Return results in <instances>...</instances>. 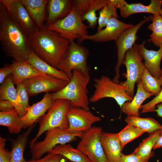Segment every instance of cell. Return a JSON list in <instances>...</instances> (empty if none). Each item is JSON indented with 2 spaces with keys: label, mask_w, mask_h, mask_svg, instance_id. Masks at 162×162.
<instances>
[{
  "label": "cell",
  "mask_w": 162,
  "mask_h": 162,
  "mask_svg": "<svg viewBox=\"0 0 162 162\" xmlns=\"http://www.w3.org/2000/svg\"><path fill=\"white\" fill-rule=\"evenodd\" d=\"M0 42L6 56L19 62L27 61L32 50L28 37L0 2Z\"/></svg>",
  "instance_id": "cell-1"
},
{
  "label": "cell",
  "mask_w": 162,
  "mask_h": 162,
  "mask_svg": "<svg viewBox=\"0 0 162 162\" xmlns=\"http://www.w3.org/2000/svg\"><path fill=\"white\" fill-rule=\"evenodd\" d=\"M32 49L41 59L58 69L70 41L58 33L44 27L28 37Z\"/></svg>",
  "instance_id": "cell-2"
},
{
  "label": "cell",
  "mask_w": 162,
  "mask_h": 162,
  "mask_svg": "<svg viewBox=\"0 0 162 162\" xmlns=\"http://www.w3.org/2000/svg\"><path fill=\"white\" fill-rule=\"evenodd\" d=\"M90 80L79 71L74 70L67 84L60 90L52 93L53 100H66L70 102L71 106L89 110L87 86Z\"/></svg>",
  "instance_id": "cell-3"
},
{
  "label": "cell",
  "mask_w": 162,
  "mask_h": 162,
  "mask_svg": "<svg viewBox=\"0 0 162 162\" xmlns=\"http://www.w3.org/2000/svg\"><path fill=\"white\" fill-rule=\"evenodd\" d=\"M89 54L88 49L74 41L70 43L58 66V69L64 73L70 80L74 70H77L90 79V68L87 64Z\"/></svg>",
  "instance_id": "cell-4"
},
{
  "label": "cell",
  "mask_w": 162,
  "mask_h": 162,
  "mask_svg": "<svg viewBox=\"0 0 162 162\" xmlns=\"http://www.w3.org/2000/svg\"><path fill=\"white\" fill-rule=\"evenodd\" d=\"M71 106L70 102L64 99H57L39 122V127L35 136L30 142V146L36 142L44 132L51 129L59 128L67 129L69 126L67 112Z\"/></svg>",
  "instance_id": "cell-5"
},
{
  "label": "cell",
  "mask_w": 162,
  "mask_h": 162,
  "mask_svg": "<svg viewBox=\"0 0 162 162\" xmlns=\"http://www.w3.org/2000/svg\"><path fill=\"white\" fill-rule=\"evenodd\" d=\"M44 139L41 141H36L30 146L32 154V159L37 160L41 158L45 154L59 145L67 144L74 141L77 137H80L82 133H73L66 129L59 128L51 129L45 132Z\"/></svg>",
  "instance_id": "cell-6"
},
{
  "label": "cell",
  "mask_w": 162,
  "mask_h": 162,
  "mask_svg": "<svg viewBox=\"0 0 162 162\" xmlns=\"http://www.w3.org/2000/svg\"><path fill=\"white\" fill-rule=\"evenodd\" d=\"M44 27L58 33L70 43L88 34V26L83 22L82 16L74 5L66 17Z\"/></svg>",
  "instance_id": "cell-7"
},
{
  "label": "cell",
  "mask_w": 162,
  "mask_h": 162,
  "mask_svg": "<svg viewBox=\"0 0 162 162\" xmlns=\"http://www.w3.org/2000/svg\"><path fill=\"white\" fill-rule=\"evenodd\" d=\"M94 81L95 90L89 98L90 102L94 103L104 98H112L115 100L121 108L124 103L133 99L127 93L125 86L113 82L107 76L95 78Z\"/></svg>",
  "instance_id": "cell-8"
},
{
  "label": "cell",
  "mask_w": 162,
  "mask_h": 162,
  "mask_svg": "<svg viewBox=\"0 0 162 162\" xmlns=\"http://www.w3.org/2000/svg\"><path fill=\"white\" fill-rule=\"evenodd\" d=\"M142 59L135 43L126 52L123 61V64L126 68L127 73L124 75L126 80L120 83L126 87L127 93L132 98L134 96L135 84L141 80L145 68Z\"/></svg>",
  "instance_id": "cell-9"
},
{
  "label": "cell",
  "mask_w": 162,
  "mask_h": 162,
  "mask_svg": "<svg viewBox=\"0 0 162 162\" xmlns=\"http://www.w3.org/2000/svg\"><path fill=\"white\" fill-rule=\"evenodd\" d=\"M102 131L100 127L92 126L82 134L77 146L76 148L85 154L91 162H109L100 141Z\"/></svg>",
  "instance_id": "cell-10"
},
{
  "label": "cell",
  "mask_w": 162,
  "mask_h": 162,
  "mask_svg": "<svg viewBox=\"0 0 162 162\" xmlns=\"http://www.w3.org/2000/svg\"><path fill=\"white\" fill-rule=\"evenodd\" d=\"M152 16L146 17L123 33L115 41L117 48V60L115 67V75L112 81L119 83L120 68L123 64L126 52L133 46L138 38L137 33L144 24L151 20Z\"/></svg>",
  "instance_id": "cell-11"
},
{
  "label": "cell",
  "mask_w": 162,
  "mask_h": 162,
  "mask_svg": "<svg viewBox=\"0 0 162 162\" xmlns=\"http://www.w3.org/2000/svg\"><path fill=\"white\" fill-rule=\"evenodd\" d=\"M8 12L28 37L40 29L32 19L21 0H0Z\"/></svg>",
  "instance_id": "cell-12"
},
{
  "label": "cell",
  "mask_w": 162,
  "mask_h": 162,
  "mask_svg": "<svg viewBox=\"0 0 162 162\" xmlns=\"http://www.w3.org/2000/svg\"><path fill=\"white\" fill-rule=\"evenodd\" d=\"M69 81L46 75L27 79L22 82L26 87L29 96H32L43 92H57L64 88Z\"/></svg>",
  "instance_id": "cell-13"
},
{
  "label": "cell",
  "mask_w": 162,
  "mask_h": 162,
  "mask_svg": "<svg viewBox=\"0 0 162 162\" xmlns=\"http://www.w3.org/2000/svg\"><path fill=\"white\" fill-rule=\"evenodd\" d=\"M134 26L132 24L124 23L112 17L105 28L94 34L82 37L78 39V43L80 44L85 40L96 42L115 41L123 33Z\"/></svg>",
  "instance_id": "cell-14"
},
{
  "label": "cell",
  "mask_w": 162,
  "mask_h": 162,
  "mask_svg": "<svg viewBox=\"0 0 162 162\" xmlns=\"http://www.w3.org/2000/svg\"><path fill=\"white\" fill-rule=\"evenodd\" d=\"M69 126L67 130L73 133H83L90 129L94 124L101 120L89 110L84 109L70 106L67 113Z\"/></svg>",
  "instance_id": "cell-15"
},
{
  "label": "cell",
  "mask_w": 162,
  "mask_h": 162,
  "mask_svg": "<svg viewBox=\"0 0 162 162\" xmlns=\"http://www.w3.org/2000/svg\"><path fill=\"white\" fill-rule=\"evenodd\" d=\"M54 101L52 93H48L45 94L41 100L30 106L26 114L21 118L24 128H29L34 124L40 118L45 114Z\"/></svg>",
  "instance_id": "cell-16"
},
{
  "label": "cell",
  "mask_w": 162,
  "mask_h": 162,
  "mask_svg": "<svg viewBox=\"0 0 162 162\" xmlns=\"http://www.w3.org/2000/svg\"><path fill=\"white\" fill-rule=\"evenodd\" d=\"M144 41L139 44H137L138 50L143 59L146 70L153 76L160 79L162 70L160 68V64L162 59V45L157 51L148 50L146 48Z\"/></svg>",
  "instance_id": "cell-17"
},
{
  "label": "cell",
  "mask_w": 162,
  "mask_h": 162,
  "mask_svg": "<svg viewBox=\"0 0 162 162\" xmlns=\"http://www.w3.org/2000/svg\"><path fill=\"white\" fill-rule=\"evenodd\" d=\"M73 5V0H48V15L45 26L52 24L66 17L71 11Z\"/></svg>",
  "instance_id": "cell-18"
},
{
  "label": "cell",
  "mask_w": 162,
  "mask_h": 162,
  "mask_svg": "<svg viewBox=\"0 0 162 162\" xmlns=\"http://www.w3.org/2000/svg\"><path fill=\"white\" fill-rule=\"evenodd\" d=\"M100 140L109 162H120L122 150L116 134L102 131L100 134Z\"/></svg>",
  "instance_id": "cell-19"
},
{
  "label": "cell",
  "mask_w": 162,
  "mask_h": 162,
  "mask_svg": "<svg viewBox=\"0 0 162 162\" xmlns=\"http://www.w3.org/2000/svg\"><path fill=\"white\" fill-rule=\"evenodd\" d=\"M29 15L40 30L44 27L46 21L47 0H21Z\"/></svg>",
  "instance_id": "cell-20"
},
{
  "label": "cell",
  "mask_w": 162,
  "mask_h": 162,
  "mask_svg": "<svg viewBox=\"0 0 162 162\" xmlns=\"http://www.w3.org/2000/svg\"><path fill=\"white\" fill-rule=\"evenodd\" d=\"M162 0H151L148 5H145L140 3L128 4L126 1L123 7L120 11V15L124 18H126L134 14L148 13L153 15H160Z\"/></svg>",
  "instance_id": "cell-21"
},
{
  "label": "cell",
  "mask_w": 162,
  "mask_h": 162,
  "mask_svg": "<svg viewBox=\"0 0 162 162\" xmlns=\"http://www.w3.org/2000/svg\"><path fill=\"white\" fill-rule=\"evenodd\" d=\"M153 95L143 88L141 80L138 83L136 94L130 101L124 103L121 108V111L128 116H140L139 110L143 102L146 99Z\"/></svg>",
  "instance_id": "cell-22"
},
{
  "label": "cell",
  "mask_w": 162,
  "mask_h": 162,
  "mask_svg": "<svg viewBox=\"0 0 162 162\" xmlns=\"http://www.w3.org/2000/svg\"><path fill=\"white\" fill-rule=\"evenodd\" d=\"M14 85L12 74L8 76L0 86V100H6L11 102L21 118L26 114L27 111L19 103Z\"/></svg>",
  "instance_id": "cell-23"
},
{
  "label": "cell",
  "mask_w": 162,
  "mask_h": 162,
  "mask_svg": "<svg viewBox=\"0 0 162 162\" xmlns=\"http://www.w3.org/2000/svg\"><path fill=\"white\" fill-rule=\"evenodd\" d=\"M10 64L14 85L33 77L47 75L40 71L27 62H19L13 60Z\"/></svg>",
  "instance_id": "cell-24"
},
{
  "label": "cell",
  "mask_w": 162,
  "mask_h": 162,
  "mask_svg": "<svg viewBox=\"0 0 162 162\" xmlns=\"http://www.w3.org/2000/svg\"><path fill=\"white\" fill-rule=\"evenodd\" d=\"M34 126V124L15 139L9 138L11 146L10 162H26L24 157V152L29 136Z\"/></svg>",
  "instance_id": "cell-25"
},
{
  "label": "cell",
  "mask_w": 162,
  "mask_h": 162,
  "mask_svg": "<svg viewBox=\"0 0 162 162\" xmlns=\"http://www.w3.org/2000/svg\"><path fill=\"white\" fill-rule=\"evenodd\" d=\"M27 62L44 74L52 76L67 81L70 80L64 73L54 68L41 59L32 49Z\"/></svg>",
  "instance_id": "cell-26"
},
{
  "label": "cell",
  "mask_w": 162,
  "mask_h": 162,
  "mask_svg": "<svg viewBox=\"0 0 162 162\" xmlns=\"http://www.w3.org/2000/svg\"><path fill=\"white\" fill-rule=\"evenodd\" d=\"M48 153L61 155L71 162H91L83 153L68 144L58 145Z\"/></svg>",
  "instance_id": "cell-27"
},
{
  "label": "cell",
  "mask_w": 162,
  "mask_h": 162,
  "mask_svg": "<svg viewBox=\"0 0 162 162\" xmlns=\"http://www.w3.org/2000/svg\"><path fill=\"white\" fill-rule=\"evenodd\" d=\"M0 125L6 127L11 134H18L24 128L21 117L15 109L0 112Z\"/></svg>",
  "instance_id": "cell-28"
},
{
  "label": "cell",
  "mask_w": 162,
  "mask_h": 162,
  "mask_svg": "<svg viewBox=\"0 0 162 162\" xmlns=\"http://www.w3.org/2000/svg\"><path fill=\"white\" fill-rule=\"evenodd\" d=\"M162 132V130H157L151 134L143 140L133 152L140 156L145 162H148L153 157L154 152L152 151L154 146Z\"/></svg>",
  "instance_id": "cell-29"
},
{
  "label": "cell",
  "mask_w": 162,
  "mask_h": 162,
  "mask_svg": "<svg viewBox=\"0 0 162 162\" xmlns=\"http://www.w3.org/2000/svg\"><path fill=\"white\" fill-rule=\"evenodd\" d=\"M125 121L128 124L134 125L150 134L157 130H162V125L152 118L128 116Z\"/></svg>",
  "instance_id": "cell-30"
},
{
  "label": "cell",
  "mask_w": 162,
  "mask_h": 162,
  "mask_svg": "<svg viewBox=\"0 0 162 162\" xmlns=\"http://www.w3.org/2000/svg\"><path fill=\"white\" fill-rule=\"evenodd\" d=\"M148 29L152 32L148 41L159 47L162 45V16L160 15H153Z\"/></svg>",
  "instance_id": "cell-31"
},
{
  "label": "cell",
  "mask_w": 162,
  "mask_h": 162,
  "mask_svg": "<svg viewBox=\"0 0 162 162\" xmlns=\"http://www.w3.org/2000/svg\"><path fill=\"white\" fill-rule=\"evenodd\" d=\"M146 132L133 125L128 124L116 135L121 143L122 150L128 142L139 137Z\"/></svg>",
  "instance_id": "cell-32"
},
{
  "label": "cell",
  "mask_w": 162,
  "mask_h": 162,
  "mask_svg": "<svg viewBox=\"0 0 162 162\" xmlns=\"http://www.w3.org/2000/svg\"><path fill=\"white\" fill-rule=\"evenodd\" d=\"M108 0H92L87 11L82 16L83 21L86 20L89 28H94L98 23L96 12L100 10L107 3Z\"/></svg>",
  "instance_id": "cell-33"
},
{
  "label": "cell",
  "mask_w": 162,
  "mask_h": 162,
  "mask_svg": "<svg viewBox=\"0 0 162 162\" xmlns=\"http://www.w3.org/2000/svg\"><path fill=\"white\" fill-rule=\"evenodd\" d=\"M141 80L142 87L146 92L152 93L155 96L162 90V80L152 76L145 68Z\"/></svg>",
  "instance_id": "cell-34"
},
{
  "label": "cell",
  "mask_w": 162,
  "mask_h": 162,
  "mask_svg": "<svg viewBox=\"0 0 162 162\" xmlns=\"http://www.w3.org/2000/svg\"><path fill=\"white\" fill-rule=\"evenodd\" d=\"M113 17L118 18L116 9L109 2L100 10L98 17V26L97 31H99L105 27L110 20Z\"/></svg>",
  "instance_id": "cell-35"
},
{
  "label": "cell",
  "mask_w": 162,
  "mask_h": 162,
  "mask_svg": "<svg viewBox=\"0 0 162 162\" xmlns=\"http://www.w3.org/2000/svg\"><path fill=\"white\" fill-rule=\"evenodd\" d=\"M16 90L19 103L27 111L30 106L29 104V95L26 87L22 82L16 85Z\"/></svg>",
  "instance_id": "cell-36"
},
{
  "label": "cell",
  "mask_w": 162,
  "mask_h": 162,
  "mask_svg": "<svg viewBox=\"0 0 162 162\" xmlns=\"http://www.w3.org/2000/svg\"><path fill=\"white\" fill-rule=\"evenodd\" d=\"M162 103V88L159 93L152 100L141 106L140 113H146L154 111L156 106Z\"/></svg>",
  "instance_id": "cell-37"
},
{
  "label": "cell",
  "mask_w": 162,
  "mask_h": 162,
  "mask_svg": "<svg viewBox=\"0 0 162 162\" xmlns=\"http://www.w3.org/2000/svg\"><path fill=\"white\" fill-rule=\"evenodd\" d=\"M26 162H71L67 158L59 154H53L48 153L44 157L38 159H31Z\"/></svg>",
  "instance_id": "cell-38"
},
{
  "label": "cell",
  "mask_w": 162,
  "mask_h": 162,
  "mask_svg": "<svg viewBox=\"0 0 162 162\" xmlns=\"http://www.w3.org/2000/svg\"><path fill=\"white\" fill-rule=\"evenodd\" d=\"M6 138L0 136V162H10L11 157L10 151L5 147Z\"/></svg>",
  "instance_id": "cell-39"
},
{
  "label": "cell",
  "mask_w": 162,
  "mask_h": 162,
  "mask_svg": "<svg viewBox=\"0 0 162 162\" xmlns=\"http://www.w3.org/2000/svg\"><path fill=\"white\" fill-rule=\"evenodd\" d=\"M74 5L76 8L82 16L89 8L92 0H74Z\"/></svg>",
  "instance_id": "cell-40"
},
{
  "label": "cell",
  "mask_w": 162,
  "mask_h": 162,
  "mask_svg": "<svg viewBox=\"0 0 162 162\" xmlns=\"http://www.w3.org/2000/svg\"><path fill=\"white\" fill-rule=\"evenodd\" d=\"M120 162H145L140 156L133 152L128 155L121 154Z\"/></svg>",
  "instance_id": "cell-41"
},
{
  "label": "cell",
  "mask_w": 162,
  "mask_h": 162,
  "mask_svg": "<svg viewBox=\"0 0 162 162\" xmlns=\"http://www.w3.org/2000/svg\"><path fill=\"white\" fill-rule=\"evenodd\" d=\"M13 73L10 64H5L0 69V84H2L5 79Z\"/></svg>",
  "instance_id": "cell-42"
},
{
  "label": "cell",
  "mask_w": 162,
  "mask_h": 162,
  "mask_svg": "<svg viewBox=\"0 0 162 162\" xmlns=\"http://www.w3.org/2000/svg\"><path fill=\"white\" fill-rule=\"evenodd\" d=\"M12 104L8 100H0V112H7L15 109Z\"/></svg>",
  "instance_id": "cell-43"
},
{
  "label": "cell",
  "mask_w": 162,
  "mask_h": 162,
  "mask_svg": "<svg viewBox=\"0 0 162 162\" xmlns=\"http://www.w3.org/2000/svg\"><path fill=\"white\" fill-rule=\"evenodd\" d=\"M109 1L116 9L119 10L123 7L126 2L124 0H109Z\"/></svg>",
  "instance_id": "cell-44"
},
{
  "label": "cell",
  "mask_w": 162,
  "mask_h": 162,
  "mask_svg": "<svg viewBox=\"0 0 162 162\" xmlns=\"http://www.w3.org/2000/svg\"><path fill=\"white\" fill-rule=\"evenodd\" d=\"M162 148V132L153 147V149Z\"/></svg>",
  "instance_id": "cell-45"
},
{
  "label": "cell",
  "mask_w": 162,
  "mask_h": 162,
  "mask_svg": "<svg viewBox=\"0 0 162 162\" xmlns=\"http://www.w3.org/2000/svg\"><path fill=\"white\" fill-rule=\"evenodd\" d=\"M156 107L157 109H156L154 111L157 112L158 116L162 117V103L157 105Z\"/></svg>",
  "instance_id": "cell-46"
},
{
  "label": "cell",
  "mask_w": 162,
  "mask_h": 162,
  "mask_svg": "<svg viewBox=\"0 0 162 162\" xmlns=\"http://www.w3.org/2000/svg\"><path fill=\"white\" fill-rule=\"evenodd\" d=\"M160 15H161V16H162V5L161 11L160 12Z\"/></svg>",
  "instance_id": "cell-47"
},
{
  "label": "cell",
  "mask_w": 162,
  "mask_h": 162,
  "mask_svg": "<svg viewBox=\"0 0 162 162\" xmlns=\"http://www.w3.org/2000/svg\"><path fill=\"white\" fill-rule=\"evenodd\" d=\"M160 79L162 80V70L161 76V77H160Z\"/></svg>",
  "instance_id": "cell-48"
}]
</instances>
